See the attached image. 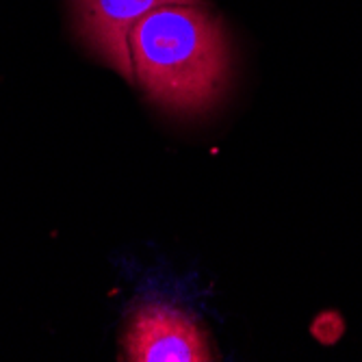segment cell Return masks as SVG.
Instances as JSON below:
<instances>
[{"label":"cell","instance_id":"cell-2","mask_svg":"<svg viewBox=\"0 0 362 362\" xmlns=\"http://www.w3.org/2000/svg\"><path fill=\"white\" fill-rule=\"evenodd\" d=\"M124 356L133 362L213 360L209 337L187 313L170 306H144L128 319Z\"/></svg>","mask_w":362,"mask_h":362},{"label":"cell","instance_id":"cell-1","mask_svg":"<svg viewBox=\"0 0 362 362\" xmlns=\"http://www.w3.org/2000/svg\"><path fill=\"white\" fill-rule=\"evenodd\" d=\"M128 46L135 78L170 111H206L230 81L228 35L204 3L156 7L130 28Z\"/></svg>","mask_w":362,"mask_h":362},{"label":"cell","instance_id":"cell-4","mask_svg":"<svg viewBox=\"0 0 362 362\" xmlns=\"http://www.w3.org/2000/svg\"><path fill=\"white\" fill-rule=\"evenodd\" d=\"M345 332V321L339 313L334 310H325L321 313L313 325H310V334L321 343V345H334Z\"/></svg>","mask_w":362,"mask_h":362},{"label":"cell","instance_id":"cell-3","mask_svg":"<svg viewBox=\"0 0 362 362\" xmlns=\"http://www.w3.org/2000/svg\"><path fill=\"white\" fill-rule=\"evenodd\" d=\"M189 5L204 0H72L76 28L85 44L128 81H133L128 35L144 16L163 5Z\"/></svg>","mask_w":362,"mask_h":362}]
</instances>
